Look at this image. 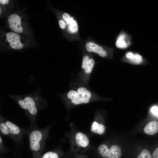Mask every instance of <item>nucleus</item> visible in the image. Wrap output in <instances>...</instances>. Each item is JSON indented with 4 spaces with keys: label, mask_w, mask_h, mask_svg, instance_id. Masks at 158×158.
<instances>
[{
    "label": "nucleus",
    "mask_w": 158,
    "mask_h": 158,
    "mask_svg": "<svg viewBox=\"0 0 158 158\" xmlns=\"http://www.w3.org/2000/svg\"><path fill=\"white\" fill-rule=\"evenodd\" d=\"M38 92L21 96H11L24 111L30 120L31 126H37V117L38 111L46 107L45 100Z\"/></svg>",
    "instance_id": "obj_1"
},
{
    "label": "nucleus",
    "mask_w": 158,
    "mask_h": 158,
    "mask_svg": "<svg viewBox=\"0 0 158 158\" xmlns=\"http://www.w3.org/2000/svg\"><path fill=\"white\" fill-rule=\"evenodd\" d=\"M49 129V126L40 128L37 125H30L28 128L27 135L29 148L36 158L39 156L44 147Z\"/></svg>",
    "instance_id": "obj_2"
},
{
    "label": "nucleus",
    "mask_w": 158,
    "mask_h": 158,
    "mask_svg": "<svg viewBox=\"0 0 158 158\" xmlns=\"http://www.w3.org/2000/svg\"><path fill=\"white\" fill-rule=\"evenodd\" d=\"M28 130V128H21L0 115L1 134L11 139L17 146L23 145V137L27 134Z\"/></svg>",
    "instance_id": "obj_3"
},
{
    "label": "nucleus",
    "mask_w": 158,
    "mask_h": 158,
    "mask_svg": "<svg viewBox=\"0 0 158 158\" xmlns=\"http://www.w3.org/2000/svg\"><path fill=\"white\" fill-rule=\"evenodd\" d=\"M68 98L75 104L88 103L91 97V92L86 88L83 87H79L77 91H70L67 93Z\"/></svg>",
    "instance_id": "obj_4"
},
{
    "label": "nucleus",
    "mask_w": 158,
    "mask_h": 158,
    "mask_svg": "<svg viewBox=\"0 0 158 158\" xmlns=\"http://www.w3.org/2000/svg\"><path fill=\"white\" fill-rule=\"evenodd\" d=\"M100 155L103 157L108 158H120L121 156V150L118 145L112 146L110 150L105 145H100L98 148Z\"/></svg>",
    "instance_id": "obj_5"
},
{
    "label": "nucleus",
    "mask_w": 158,
    "mask_h": 158,
    "mask_svg": "<svg viewBox=\"0 0 158 158\" xmlns=\"http://www.w3.org/2000/svg\"><path fill=\"white\" fill-rule=\"evenodd\" d=\"M6 40L9 42L11 47L15 49L22 48L23 45L21 42L19 35L13 32H8L6 34Z\"/></svg>",
    "instance_id": "obj_6"
},
{
    "label": "nucleus",
    "mask_w": 158,
    "mask_h": 158,
    "mask_svg": "<svg viewBox=\"0 0 158 158\" xmlns=\"http://www.w3.org/2000/svg\"><path fill=\"white\" fill-rule=\"evenodd\" d=\"M8 21L10 28L12 30L18 33H20L23 31L21 19L18 15L16 14L10 15L8 18Z\"/></svg>",
    "instance_id": "obj_7"
},
{
    "label": "nucleus",
    "mask_w": 158,
    "mask_h": 158,
    "mask_svg": "<svg viewBox=\"0 0 158 158\" xmlns=\"http://www.w3.org/2000/svg\"><path fill=\"white\" fill-rule=\"evenodd\" d=\"M63 19L68 25V29L71 33L76 32L78 30V27L76 21L72 17H71L67 13H64L62 15Z\"/></svg>",
    "instance_id": "obj_8"
},
{
    "label": "nucleus",
    "mask_w": 158,
    "mask_h": 158,
    "mask_svg": "<svg viewBox=\"0 0 158 158\" xmlns=\"http://www.w3.org/2000/svg\"><path fill=\"white\" fill-rule=\"evenodd\" d=\"M86 48L88 51L95 52L102 57H104L107 55V52L102 47L93 42L87 43Z\"/></svg>",
    "instance_id": "obj_9"
},
{
    "label": "nucleus",
    "mask_w": 158,
    "mask_h": 158,
    "mask_svg": "<svg viewBox=\"0 0 158 158\" xmlns=\"http://www.w3.org/2000/svg\"><path fill=\"white\" fill-rule=\"evenodd\" d=\"M125 56L129 62L133 64H140L143 61L142 57L140 54L137 53H133L131 51L127 52Z\"/></svg>",
    "instance_id": "obj_10"
},
{
    "label": "nucleus",
    "mask_w": 158,
    "mask_h": 158,
    "mask_svg": "<svg viewBox=\"0 0 158 158\" xmlns=\"http://www.w3.org/2000/svg\"><path fill=\"white\" fill-rule=\"evenodd\" d=\"M95 65V62L92 59H90L87 56H85L83 58L81 67L86 74L90 73Z\"/></svg>",
    "instance_id": "obj_11"
},
{
    "label": "nucleus",
    "mask_w": 158,
    "mask_h": 158,
    "mask_svg": "<svg viewBox=\"0 0 158 158\" xmlns=\"http://www.w3.org/2000/svg\"><path fill=\"white\" fill-rule=\"evenodd\" d=\"M144 131L146 134L152 135L158 132V122L152 121L149 122L145 127Z\"/></svg>",
    "instance_id": "obj_12"
},
{
    "label": "nucleus",
    "mask_w": 158,
    "mask_h": 158,
    "mask_svg": "<svg viewBox=\"0 0 158 158\" xmlns=\"http://www.w3.org/2000/svg\"><path fill=\"white\" fill-rule=\"evenodd\" d=\"M130 44V42L126 40V35L124 33L120 34L118 37L116 42V47L119 49L126 48Z\"/></svg>",
    "instance_id": "obj_13"
},
{
    "label": "nucleus",
    "mask_w": 158,
    "mask_h": 158,
    "mask_svg": "<svg viewBox=\"0 0 158 158\" xmlns=\"http://www.w3.org/2000/svg\"><path fill=\"white\" fill-rule=\"evenodd\" d=\"M75 139L77 144L82 147H86L89 144V141L88 138L82 133L78 132L76 135Z\"/></svg>",
    "instance_id": "obj_14"
},
{
    "label": "nucleus",
    "mask_w": 158,
    "mask_h": 158,
    "mask_svg": "<svg viewBox=\"0 0 158 158\" xmlns=\"http://www.w3.org/2000/svg\"><path fill=\"white\" fill-rule=\"evenodd\" d=\"M105 128H106L103 125L98 123L96 121H94L91 125V130L94 133H98L99 135H102L104 133Z\"/></svg>",
    "instance_id": "obj_15"
},
{
    "label": "nucleus",
    "mask_w": 158,
    "mask_h": 158,
    "mask_svg": "<svg viewBox=\"0 0 158 158\" xmlns=\"http://www.w3.org/2000/svg\"><path fill=\"white\" fill-rule=\"evenodd\" d=\"M41 158H59V156L55 152L49 151L44 154Z\"/></svg>",
    "instance_id": "obj_16"
},
{
    "label": "nucleus",
    "mask_w": 158,
    "mask_h": 158,
    "mask_svg": "<svg viewBox=\"0 0 158 158\" xmlns=\"http://www.w3.org/2000/svg\"><path fill=\"white\" fill-rule=\"evenodd\" d=\"M137 158H152V157L150 152L148 150L145 149L142 151Z\"/></svg>",
    "instance_id": "obj_17"
},
{
    "label": "nucleus",
    "mask_w": 158,
    "mask_h": 158,
    "mask_svg": "<svg viewBox=\"0 0 158 158\" xmlns=\"http://www.w3.org/2000/svg\"><path fill=\"white\" fill-rule=\"evenodd\" d=\"M151 111L152 114L158 117V107L153 106L151 109Z\"/></svg>",
    "instance_id": "obj_18"
},
{
    "label": "nucleus",
    "mask_w": 158,
    "mask_h": 158,
    "mask_svg": "<svg viewBox=\"0 0 158 158\" xmlns=\"http://www.w3.org/2000/svg\"><path fill=\"white\" fill-rule=\"evenodd\" d=\"M60 27L62 29H64L66 25V23L62 20H60L59 21Z\"/></svg>",
    "instance_id": "obj_19"
},
{
    "label": "nucleus",
    "mask_w": 158,
    "mask_h": 158,
    "mask_svg": "<svg viewBox=\"0 0 158 158\" xmlns=\"http://www.w3.org/2000/svg\"><path fill=\"white\" fill-rule=\"evenodd\" d=\"M152 157L153 158H158V147L153 153Z\"/></svg>",
    "instance_id": "obj_20"
},
{
    "label": "nucleus",
    "mask_w": 158,
    "mask_h": 158,
    "mask_svg": "<svg viewBox=\"0 0 158 158\" xmlns=\"http://www.w3.org/2000/svg\"><path fill=\"white\" fill-rule=\"evenodd\" d=\"M9 1L8 0H0V3L1 4H7Z\"/></svg>",
    "instance_id": "obj_21"
},
{
    "label": "nucleus",
    "mask_w": 158,
    "mask_h": 158,
    "mask_svg": "<svg viewBox=\"0 0 158 158\" xmlns=\"http://www.w3.org/2000/svg\"><path fill=\"white\" fill-rule=\"evenodd\" d=\"M0 13H1V9H0Z\"/></svg>",
    "instance_id": "obj_22"
}]
</instances>
